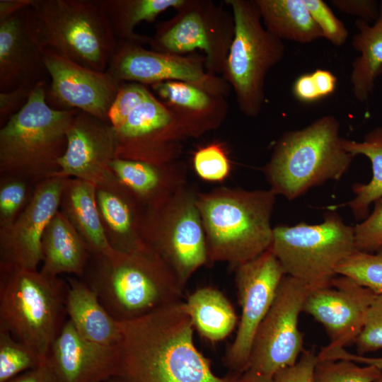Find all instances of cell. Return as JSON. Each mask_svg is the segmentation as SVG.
Instances as JSON below:
<instances>
[{
  "label": "cell",
  "mask_w": 382,
  "mask_h": 382,
  "mask_svg": "<svg viewBox=\"0 0 382 382\" xmlns=\"http://www.w3.org/2000/svg\"><path fill=\"white\" fill-rule=\"evenodd\" d=\"M122 337L114 376L108 382H241L220 377L194 342V326L182 301L120 322Z\"/></svg>",
  "instance_id": "cell-1"
},
{
  "label": "cell",
  "mask_w": 382,
  "mask_h": 382,
  "mask_svg": "<svg viewBox=\"0 0 382 382\" xmlns=\"http://www.w3.org/2000/svg\"><path fill=\"white\" fill-rule=\"evenodd\" d=\"M81 279L119 322L182 301L185 289L169 266L147 245L132 253L112 249L91 256Z\"/></svg>",
  "instance_id": "cell-2"
},
{
  "label": "cell",
  "mask_w": 382,
  "mask_h": 382,
  "mask_svg": "<svg viewBox=\"0 0 382 382\" xmlns=\"http://www.w3.org/2000/svg\"><path fill=\"white\" fill-rule=\"evenodd\" d=\"M276 196L271 189L227 187L198 192L209 262H226L236 267L268 250Z\"/></svg>",
  "instance_id": "cell-3"
},
{
  "label": "cell",
  "mask_w": 382,
  "mask_h": 382,
  "mask_svg": "<svg viewBox=\"0 0 382 382\" xmlns=\"http://www.w3.org/2000/svg\"><path fill=\"white\" fill-rule=\"evenodd\" d=\"M50 81L40 83L27 103L0 129L1 176H17L35 185L59 170L67 130L77 110H59L46 101Z\"/></svg>",
  "instance_id": "cell-4"
},
{
  "label": "cell",
  "mask_w": 382,
  "mask_h": 382,
  "mask_svg": "<svg viewBox=\"0 0 382 382\" xmlns=\"http://www.w3.org/2000/svg\"><path fill=\"white\" fill-rule=\"evenodd\" d=\"M344 139L333 115L285 132L263 168L270 189L293 200L312 187L340 180L354 158L344 148Z\"/></svg>",
  "instance_id": "cell-5"
},
{
  "label": "cell",
  "mask_w": 382,
  "mask_h": 382,
  "mask_svg": "<svg viewBox=\"0 0 382 382\" xmlns=\"http://www.w3.org/2000/svg\"><path fill=\"white\" fill-rule=\"evenodd\" d=\"M27 18L42 50L106 71L118 40L98 0H34Z\"/></svg>",
  "instance_id": "cell-6"
},
{
  "label": "cell",
  "mask_w": 382,
  "mask_h": 382,
  "mask_svg": "<svg viewBox=\"0 0 382 382\" xmlns=\"http://www.w3.org/2000/svg\"><path fill=\"white\" fill-rule=\"evenodd\" d=\"M67 290L59 277L0 265V330L45 359L67 320Z\"/></svg>",
  "instance_id": "cell-7"
},
{
  "label": "cell",
  "mask_w": 382,
  "mask_h": 382,
  "mask_svg": "<svg viewBox=\"0 0 382 382\" xmlns=\"http://www.w3.org/2000/svg\"><path fill=\"white\" fill-rule=\"evenodd\" d=\"M234 20V36L222 77L233 90L240 111L255 117L265 101L269 71L283 58V40L264 26L255 0H226Z\"/></svg>",
  "instance_id": "cell-8"
},
{
  "label": "cell",
  "mask_w": 382,
  "mask_h": 382,
  "mask_svg": "<svg viewBox=\"0 0 382 382\" xmlns=\"http://www.w3.org/2000/svg\"><path fill=\"white\" fill-rule=\"evenodd\" d=\"M269 249L286 275L313 288L328 284L337 266L357 250L354 227L336 212L327 213L318 224L275 226Z\"/></svg>",
  "instance_id": "cell-9"
},
{
  "label": "cell",
  "mask_w": 382,
  "mask_h": 382,
  "mask_svg": "<svg viewBox=\"0 0 382 382\" xmlns=\"http://www.w3.org/2000/svg\"><path fill=\"white\" fill-rule=\"evenodd\" d=\"M198 192L187 183L161 206L146 209L145 244L169 266L185 288L192 275L209 263Z\"/></svg>",
  "instance_id": "cell-10"
},
{
  "label": "cell",
  "mask_w": 382,
  "mask_h": 382,
  "mask_svg": "<svg viewBox=\"0 0 382 382\" xmlns=\"http://www.w3.org/2000/svg\"><path fill=\"white\" fill-rule=\"evenodd\" d=\"M176 14L157 25L149 45L151 50L183 55L203 51L207 71L223 74L234 36L232 13L209 0H185Z\"/></svg>",
  "instance_id": "cell-11"
},
{
  "label": "cell",
  "mask_w": 382,
  "mask_h": 382,
  "mask_svg": "<svg viewBox=\"0 0 382 382\" xmlns=\"http://www.w3.org/2000/svg\"><path fill=\"white\" fill-rule=\"evenodd\" d=\"M313 289L284 275L256 332L245 372L274 377L279 371L296 364L303 352L299 315Z\"/></svg>",
  "instance_id": "cell-12"
},
{
  "label": "cell",
  "mask_w": 382,
  "mask_h": 382,
  "mask_svg": "<svg viewBox=\"0 0 382 382\" xmlns=\"http://www.w3.org/2000/svg\"><path fill=\"white\" fill-rule=\"evenodd\" d=\"M241 316L225 361L236 374L247 369L256 332L270 308L285 272L270 249L236 267Z\"/></svg>",
  "instance_id": "cell-13"
},
{
  "label": "cell",
  "mask_w": 382,
  "mask_h": 382,
  "mask_svg": "<svg viewBox=\"0 0 382 382\" xmlns=\"http://www.w3.org/2000/svg\"><path fill=\"white\" fill-rule=\"evenodd\" d=\"M106 71L120 83L151 86L167 81H183L223 98L231 89L223 77L207 71L204 56L163 53L125 41L118 40Z\"/></svg>",
  "instance_id": "cell-14"
},
{
  "label": "cell",
  "mask_w": 382,
  "mask_h": 382,
  "mask_svg": "<svg viewBox=\"0 0 382 382\" xmlns=\"http://www.w3.org/2000/svg\"><path fill=\"white\" fill-rule=\"evenodd\" d=\"M114 130L116 158L154 163L177 160L189 137L182 116L152 93Z\"/></svg>",
  "instance_id": "cell-15"
},
{
  "label": "cell",
  "mask_w": 382,
  "mask_h": 382,
  "mask_svg": "<svg viewBox=\"0 0 382 382\" xmlns=\"http://www.w3.org/2000/svg\"><path fill=\"white\" fill-rule=\"evenodd\" d=\"M42 51L50 76L47 105L59 110L83 111L110 123L108 112L122 83L107 71L81 66L48 50Z\"/></svg>",
  "instance_id": "cell-16"
},
{
  "label": "cell",
  "mask_w": 382,
  "mask_h": 382,
  "mask_svg": "<svg viewBox=\"0 0 382 382\" xmlns=\"http://www.w3.org/2000/svg\"><path fill=\"white\" fill-rule=\"evenodd\" d=\"M66 178L54 176L37 183L23 212L12 224L0 228V265L37 270L42 260V236L59 210Z\"/></svg>",
  "instance_id": "cell-17"
},
{
  "label": "cell",
  "mask_w": 382,
  "mask_h": 382,
  "mask_svg": "<svg viewBox=\"0 0 382 382\" xmlns=\"http://www.w3.org/2000/svg\"><path fill=\"white\" fill-rule=\"evenodd\" d=\"M376 295L350 278L340 275L328 284L313 289L303 311L325 329L330 343L325 349L345 348L354 343Z\"/></svg>",
  "instance_id": "cell-18"
},
{
  "label": "cell",
  "mask_w": 382,
  "mask_h": 382,
  "mask_svg": "<svg viewBox=\"0 0 382 382\" xmlns=\"http://www.w3.org/2000/svg\"><path fill=\"white\" fill-rule=\"evenodd\" d=\"M66 136V150L58 161L59 170L53 177L78 178L96 187L117 178L110 168L117 150L110 123L79 110Z\"/></svg>",
  "instance_id": "cell-19"
},
{
  "label": "cell",
  "mask_w": 382,
  "mask_h": 382,
  "mask_svg": "<svg viewBox=\"0 0 382 382\" xmlns=\"http://www.w3.org/2000/svg\"><path fill=\"white\" fill-rule=\"evenodd\" d=\"M118 354V345L85 339L67 319L45 361L58 382H108L116 371Z\"/></svg>",
  "instance_id": "cell-20"
},
{
  "label": "cell",
  "mask_w": 382,
  "mask_h": 382,
  "mask_svg": "<svg viewBox=\"0 0 382 382\" xmlns=\"http://www.w3.org/2000/svg\"><path fill=\"white\" fill-rule=\"evenodd\" d=\"M46 81L50 76L29 28L26 8L0 22V93Z\"/></svg>",
  "instance_id": "cell-21"
},
{
  "label": "cell",
  "mask_w": 382,
  "mask_h": 382,
  "mask_svg": "<svg viewBox=\"0 0 382 382\" xmlns=\"http://www.w3.org/2000/svg\"><path fill=\"white\" fill-rule=\"evenodd\" d=\"M98 209L107 240L115 251L144 248L142 228L146 207L117 178L96 187Z\"/></svg>",
  "instance_id": "cell-22"
},
{
  "label": "cell",
  "mask_w": 382,
  "mask_h": 382,
  "mask_svg": "<svg viewBox=\"0 0 382 382\" xmlns=\"http://www.w3.org/2000/svg\"><path fill=\"white\" fill-rule=\"evenodd\" d=\"M110 168L146 209L161 206L187 183L186 165L178 160L154 163L115 158Z\"/></svg>",
  "instance_id": "cell-23"
},
{
  "label": "cell",
  "mask_w": 382,
  "mask_h": 382,
  "mask_svg": "<svg viewBox=\"0 0 382 382\" xmlns=\"http://www.w3.org/2000/svg\"><path fill=\"white\" fill-rule=\"evenodd\" d=\"M66 309L68 319L85 339L109 346L119 345L120 322L100 303L96 292L80 278H68Z\"/></svg>",
  "instance_id": "cell-24"
},
{
  "label": "cell",
  "mask_w": 382,
  "mask_h": 382,
  "mask_svg": "<svg viewBox=\"0 0 382 382\" xmlns=\"http://www.w3.org/2000/svg\"><path fill=\"white\" fill-rule=\"evenodd\" d=\"M42 274L57 277L71 274L81 279L91 255L66 215L59 210L47 226L42 239Z\"/></svg>",
  "instance_id": "cell-25"
},
{
  "label": "cell",
  "mask_w": 382,
  "mask_h": 382,
  "mask_svg": "<svg viewBox=\"0 0 382 382\" xmlns=\"http://www.w3.org/2000/svg\"><path fill=\"white\" fill-rule=\"evenodd\" d=\"M59 210L79 233L91 256L105 254L112 250L101 223L95 185L81 179L67 178Z\"/></svg>",
  "instance_id": "cell-26"
},
{
  "label": "cell",
  "mask_w": 382,
  "mask_h": 382,
  "mask_svg": "<svg viewBox=\"0 0 382 382\" xmlns=\"http://www.w3.org/2000/svg\"><path fill=\"white\" fill-rule=\"evenodd\" d=\"M355 25L359 31L353 37L352 45L359 55L352 62L350 81L354 97L363 103L373 93L382 72V1L373 25L357 19Z\"/></svg>",
  "instance_id": "cell-27"
},
{
  "label": "cell",
  "mask_w": 382,
  "mask_h": 382,
  "mask_svg": "<svg viewBox=\"0 0 382 382\" xmlns=\"http://www.w3.org/2000/svg\"><path fill=\"white\" fill-rule=\"evenodd\" d=\"M265 28L279 39L311 43L323 33L303 0H255Z\"/></svg>",
  "instance_id": "cell-28"
},
{
  "label": "cell",
  "mask_w": 382,
  "mask_h": 382,
  "mask_svg": "<svg viewBox=\"0 0 382 382\" xmlns=\"http://www.w3.org/2000/svg\"><path fill=\"white\" fill-rule=\"evenodd\" d=\"M185 303L195 330L210 342L224 340L237 326L238 317L231 303L216 289L199 288Z\"/></svg>",
  "instance_id": "cell-29"
},
{
  "label": "cell",
  "mask_w": 382,
  "mask_h": 382,
  "mask_svg": "<svg viewBox=\"0 0 382 382\" xmlns=\"http://www.w3.org/2000/svg\"><path fill=\"white\" fill-rule=\"evenodd\" d=\"M119 41L144 45L149 44L151 37L134 32L142 21L151 22L164 11L174 9L185 0H98Z\"/></svg>",
  "instance_id": "cell-30"
},
{
  "label": "cell",
  "mask_w": 382,
  "mask_h": 382,
  "mask_svg": "<svg viewBox=\"0 0 382 382\" xmlns=\"http://www.w3.org/2000/svg\"><path fill=\"white\" fill-rule=\"evenodd\" d=\"M167 106L183 110L219 127L226 112L225 98L213 96L189 83L167 81L150 86Z\"/></svg>",
  "instance_id": "cell-31"
},
{
  "label": "cell",
  "mask_w": 382,
  "mask_h": 382,
  "mask_svg": "<svg viewBox=\"0 0 382 382\" xmlns=\"http://www.w3.org/2000/svg\"><path fill=\"white\" fill-rule=\"evenodd\" d=\"M344 148L354 156L364 155L371 161L372 178L366 184L355 183L352 186L354 197L346 204L357 220L368 216L372 203L382 198V127L367 133L362 141L344 139Z\"/></svg>",
  "instance_id": "cell-32"
},
{
  "label": "cell",
  "mask_w": 382,
  "mask_h": 382,
  "mask_svg": "<svg viewBox=\"0 0 382 382\" xmlns=\"http://www.w3.org/2000/svg\"><path fill=\"white\" fill-rule=\"evenodd\" d=\"M45 359L35 350L13 338L8 332L0 330V382L38 366Z\"/></svg>",
  "instance_id": "cell-33"
},
{
  "label": "cell",
  "mask_w": 382,
  "mask_h": 382,
  "mask_svg": "<svg viewBox=\"0 0 382 382\" xmlns=\"http://www.w3.org/2000/svg\"><path fill=\"white\" fill-rule=\"evenodd\" d=\"M336 274L350 278L376 294H382V255L357 250L340 263Z\"/></svg>",
  "instance_id": "cell-34"
},
{
  "label": "cell",
  "mask_w": 382,
  "mask_h": 382,
  "mask_svg": "<svg viewBox=\"0 0 382 382\" xmlns=\"http://www.w3.org/2000/svg\"><path fill=\"white\" fill-rule=\"evenodd\" d=\"M35 185L17 176H1L0 228L12 224L30 201Z\"/></svg>",
  "instance_id": "cell-35"
},
{
  "label": "cell",
  "mask_w": 382,
  "mask_h": 382,
  "mask_svg": "<svg viewBox=\"0 0 382 382\" xmlns=\"http://www.w3.org/2000/svg\"><path fill=\"white\" fill-rule=\"evenodd\" d=\"M381 375L376 366L347 359L317 360L313 373L314 382H374Z\"/></svg>",
  "instance_id": "cell-36"
},
{
  "label": "cell",
  "mask_w": 382,
  "mask_h": 382,
  "mask_svg": "<svg viewBox=\"0 0 382 382\" xmlns=\"http://www.w3.org/2000/svg\"><path fill=\"white\" fill-rule=\"evenodd\" d=\"M192 164L197 175L209 182L224 181L231 169L228 155L220 144H210L199 148L193 156Z\"/></svg>",
  "instance_id": "cell-37"
},
{
  "label": "cell",
  "mask_w": 382,
  "mask_h": 382,
  "mask_svg": "<svg viewBox=\"0 0 382 382\" xmlns=\"http://www.w3.org/2000/svg\"><path fill=\"white\" fill-rule=\"evenodd\" d=\"M151 94L145 85L122 83L108 112L109 122L113 129L122 125L129 113Z\"/></svg>",
  "instance_id": "cell-38"
},
{
  "label": "cell",
  "mask_w": 382,
  "mask_h": 382,
  "mask_svg": "<svg viewBox=\"0 0 382 382\" xmlns=\"http://www.w3.org/2000/svg\"><path fill=\"white\" fill-rule=\"evenodd\" d=\"M303 2L323 37L335 46L344 45L348 37V30L330 8L322 0H303Z\"/></svg>",
  "instance_id": "cell-39"
},
{
  "label": "cell",
  "mask_w": 382,
  "mask_h": 382,
  "mask_svg": "<svg viewBox=\"0 0 382 382\" xmlns=\"http://www.w3.org/2000/svg\"><path fill=\"white\" fill-rule=\"evenodd\" d=\"M359 355L382 348V294H376L354 343Z\"/></svg>",
  "instance_id": "cell-40"
},
{
  "label": "cell",
  "mask_w": 382,
  "mask_h": 382,
  "mask_svg": "<svg viewBox=\"0 0 382 382\" xmlns=\"http://www.w3.org/2000/svg\"><path fill=\"white\" fill-rule=\"evenodd\" d=\"M356 248L359 251L378 252L382 248V198L363 221L354 227Z\"/></svg>",
  "instance_id": "cell-41"
},
{
  "label": "cell",
  "mask_w": 382,
  "mask_h": 382,
  "mask_svg": "<svg viewBox=\"0 0 382 382\" xmlns=\"http://www.w3.org/2000/svg\"><path fill=\"white\" fill-rule=\"evenodd\" d=\"M317 354L313 349L303 350L298 361L291 366L279 371L274 382H314Z\"/></svg>",
  "instance_id": "cell-42"
},
{
  "label": "cell",
  "mask_w": 382,
  "mask_h": 382,
  "mask_svg": "<svg viewBox=\"0 0 382 382\" xmlns=\"http://www.w3.org/2000/svg\"><path fill=\"white\" fill-rule=\"evenodd\" d=\"M37 86L23 85L9 91L0 93L1 127L25 106Z\"/></svg>",
  "instance_id": "cell-43"
},
{
  "label": "cell",
  "mask_w": 382,
  "mask_h": 382,
  "mask_svg": "<svg viewBox=\"0 0 382 382\" xmlns=\"http://www.w3.org/2000/svg\"><path fill=\"white\" fill-rule=\"evenodd\" d=\"M332 4L339 11L356 16L359 20L375 22L378 16L379 3L373 0H332Z\"/></svg>",
  "instance_id": "cell-44"
},
{
  "label": "cell",
  "mask_w": 382,
  "mask_h": 382,
  "mask_svg": "<svg viewBox=\"0 0 382 382\" xmlns=\"http://www.w3.org/2000/svg\"><path fill=\"white\" fill-rule=\"evenodd\" d=\"M318 361L347 359L364 365H371L382 370V357H367L350 353L345 348L327 350L322 349L317 355Z\"/></svg>",
  "instance_id": "cell-45"
},
{
  "label": "cell",
  "mask_w": 382,
  "mask_h": 382,
  "mask_svg": "<svg viewBox=\"0 0 382 382\" xmlns=\"http://www.w3.org/2000/svg\"><path fill=\"white\" fill-rule=\"evenodd\" d=\"M293 93L300 101L312 103L322 98L311 74L299 76L293 85Z\"/></svg>",
  "instance_id": "cell-46"
},
{
  "label": "cell",
  "mask_w": 382,
  "mask_h": 382,
  "mask_svg": "<svg viewBox=\"0 0 382 382\" xmlns=\"http://www.w3.org/2000/svg\"><path fill=\"white\" fill-rule=\"evenodd\" d=\"M8 382H58L45 359L36 368L13 378Z\"/></svg>",
  "instance_id": "cell-47"
},
{
  "label": "cell",
  "mask_w": 382,
  "mask_h": 382,
  "mask_svg": "<svg viewBox=\"0 0 382 382\" xmlns=\"http://www.w3.org/2000/svg\"><path fill=\"white\" fill-rule=\"evenodd\" d=\"M321 98L332 93L337 84V78L328 70L317 69L311 73Z\"/></svg>",
  "instance_id": "cell-48"
},
{
  "label": "cell",
  "mask_w": 382,
  "mask_h": 382,
  "mask_svg": "<svg viewBox=\"0 0 382 382\" xmlns=\"http://www.w3.org/2000/svg\"><path fill=\"white\" fill-rule=\"evenodd\" d=\"M34 0H1L0 22L12 17L15 14L28 8Z\"/></svg>",
  "instance_id": "cell-49"
},
{
  "label": "cell",
  "mask_w": 382,
  "mask_h": 382,
  "mask_svg": "<svg viewBox=\"0 0 382 382\" xmlns=\"http://www.w3.org/2000/svg\"><path fill=\"white\" fill-rule=\"evenodd\" d=\"M241 382H274L273 377L244 372L241 375Z\"/></svg>",
  "instance_id": "cell-50"
},
{
  "label": "cell",
  "mask_w": 382,
  "mask_h": 382,
  "mask_svg": "<svg viewBox=\"0 0 382 382\" xmlns=\"http://www.w3.org/2000/svg\"><path fill=\"white\" fill-rule=\"evenodd\" d=\"M374 382H382V375L377 380H376Z\"/></svg>",
  "instance_id": "cell-51"
},
{
  "label": "cell",
  "mask_w": 382,
  "mask_h": 382,
  "mask_svg": "<svg viewBox=\"0 0 382 382\" xmlns=\"http://www.w3.org/2000/svg\"><path fill=\"white\" fill-rule=\"evenodd\" d=\"M377 253L382 255V248L377 252Z\"/></svg>",
  "instance_id": "cell-52"
}]
</instances>
